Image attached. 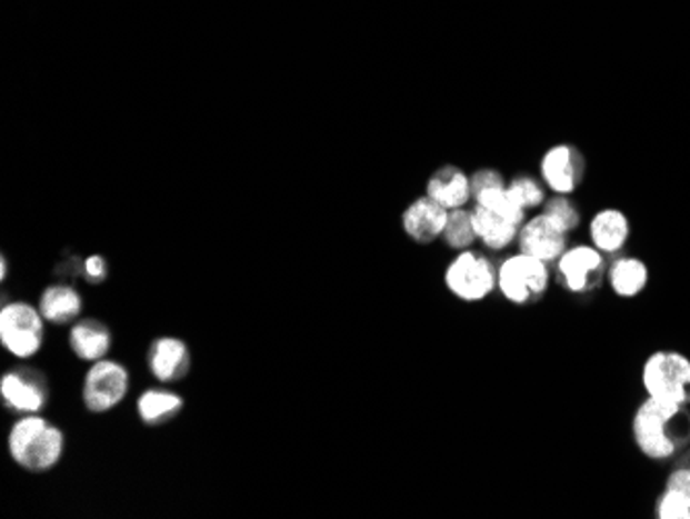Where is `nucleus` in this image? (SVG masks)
Returning a JSON list of instances; mask_svg holds the SVG:
<instances>
[{
    "instance_id": "26",
    "label": "nucleus",
    "mask_w": 690,
    "mask_h": 519,
    "mask_svg": "<svg viewBox=\"0 0 690 519\" xmlns=\"http://www.w3.org/2000/svg\"><path fill=\"white\" fill-rule=\"evenodd\" d=\"M666 489L680 490L690 495V449L680 456V460L676 461L674 468L670 470V475L666 478Z\"/></svg>"
},
{
    "instance_id": "7",
    "label": "nucleus",
    "mask_w": 690,
    "mask_h": 519,
    "mask_svg": "<svg viewBox=\"0 0 690 519\" xmlns=\"http://www.w3.org/2000/svg\"><path fill=\"white\" fill-rule=\"evenodd\" d=\"M0 343L17 358L36 357L44 343V317L28 302H9L0 311Z\"/></svg>"
},
{
    "instance_id": "15",
    "label": "nucleus",
    "mask_w": 690,
    "mask_h": 519,
    "mask_svg": "<svg viewBox=\"0 0 690 519\" xmlns=\"http://www.w3.org/2000/svg\"><path fill=\"white\" fill-rule=\"evenodd\" d=\"M427 194L444 209L463 208L471 199V180L457 166H442L427 184Z\"/></svg>"
},
{
    "instance_id": "10",
    "label": "nucleus",
    "mask_w": 690,
    "mask_h": 519,
    "mask_svg": "<svg viewBox=\"0 0 690 519\" xmlns=\"http://www.w3.org/2000/svg\"><path fill=\"white\" fill-rule=\"evenodd\" d=\"M519 251L540 259L543 263L552 266L560 259V254L567 251L569 234L562 232L557 223L550 222L543 213L529 218L528 222L519 228Z\"/></svg>"
},
{
    "instance_id": "1",
    "label": "nucleus",
    "mask_w": 690,
    "mask_h": 519,
    "mask_svg": "<svg viewBox=\"0 0 690 519\" xmlns=\"http://www.w3.org/2000/svg\"><path fill=\"white\" fill-rule=\"evenodd\" d=\"M632 439L649 460H672L690 446L689 406L647 396L632 416Z\"/></svg>"
},
{
    "instance_id": "3",
    "label": "nucleus",
    "mask_w": 690,
    "mask_h": 519,
    "mask_svg": "<svg viewBox=\"0 0 690 519\" xmlns=\"http://www.w3.org/2000/svg\"><path fill=\"white\" fill-rule=\"evenodd\" d=\"M649 398L690 406V358L676 350H658L641 369Z\"/></svg>"
},
{
    "instance_id": "9",
    "label": "nucleus",
    "mask_w": 690,
    "mask_h": 519,
    "mask_svg": "<svg viewBox=\"0 0 690 519\" xmlns=\"http://www.w3.org/2000/svg\"><path fill=\"white\" fill-rule=\"evenodd\" d=\"M586 168V156L571 143L552 146L540 160L543 184L554 194L574 193L583 182Z\"/></svg>"
},
{
    "instance_id": "20",
    "label": "nucleus",
    "mask_w": 690,
    "mask_h": 519,
    "mask_svg": "<svg viewBox=\"0 0 690 519\" xmlns=\"http://www.w3.org/2000/svg\"><path fill=\"white\" fill-rule=\"evenodd\" d=\"M182 406H184V400L178 393L163 391V389H149L137 401L139 416L149 427H158V425L168 422L170 418L180 415Z\"/></svg>"
},
{
    "instance_id": "25",
    "label": "nucleus",
    "mask_w": 690,
    "mask_h": 519,
    "mask_svg": "<svg viewBox=\"0 0 690 519\" xmlns=\"http://www.w3.org/2000/svg\"><path fill=\"white\" fill-rule=\"evenodd\" d=\"M656 518L690 519V495L674 489H663L656 499Z\"/></svg>"
},
{
    "instance_id": "22",
    "label": "nucleus",
    "mask_w": 690,
    "mask_h": 519,
    "mask_svg": "<svg viewBox=\"0 0 690 519\" xmlns=\"http://www.w3.org/2000/svg\"><path fill=\"white\" fill-rule=\"evenodd\" d=\"M442 238L456 251L470 249L471 244L478 240L473 222H471V211H466L463 208L451 209Z\"/></svg>"
},
{
    "instance_id": "24",
    "label": "nucleus",
    "mask_w": 690,
    "mask_h": 519,
    "mask_svg": "<svg viewBox=\"0 0 690 519\" xmlns=\"http://www.w3.org/2000/svg\"><path fill=\"white\" fill-rule=\"evenodd\" d=\"M509 191L513 193L514 199L521 203V208L533 209L540 208L546 203V191H543L540 180L529 177V174H519L509 182Z\"/></svg>"
},
{
    "instance_id": "13",
    "label": "nucleus",
    "mask_w": 690,
    "mask_h": 519,
    "mask_svg": "<svg viewBox=\"0 0 690 519\" xmlns=\"http://www.w3.org/2000/svg\"><path fill=\"white\" fill-rule=\"evenodd\" d=\"M148 362L158 381L174 383L191 369V355L184 341L177 338H160L151 343Z\"/></svg>"
},
{
    "instance_id": "23",
    "label": "nucleus",
    "mask_w": 690,
    "mask_h": 519,
    "mask_svg": "<svg viewBox=\"0 0 690 519\" xmlns=\"http://www.w3.org/2000/svg\"><path fill=\"white\" fill-rule=\"evenodd\" d=\"M543 216L552 223H557L562 232L571 234L581 223V211L569 199V194H554L543 203Z\"/></svg>"
},
{
    "instance_id": "6",
    "label": "nucleus",
    "mask_w": 690,
    "mask_h": 519,
    "mask_svg": "<svg viewBox=\"0 0 690 519\" xmlns=\"http://www.w3.org/2000/svg\"><path fill=\"white\" fill-rule=\"evenodd\" d=\"M444 286L463 302H482L499 288V269L482 252H459L444 271Z\"/></svg>"
},
{
    "instance_id": "5",
    "label": "nucleus",
    "mask_w": 690,
    "mask_h": 519,
    "mask_svg": "<svg viewBox=\"0 0 690 519\" xmlns=\"http://www.w3.org/2000/svg\"><path fill=\"white\" fill-rule=\"evenodd\" d=\"M608 268L606 254L593 244H574L560 254L554 263V276L562 290L574 297H589L602 290Z\"/></svg>"
},
{
    "instance_id": "17",
    "label": "nucleus",
    "mask_w": 690,
    "mask_h": 519,
    "mask_svg": "<svg viewBox=\"0 0 690 519\" xmlns=\"http://www.w3.org/2000/svg\"><path fill=\"white\" fill-rule=\"evenodd\" d=\"M69 341H71L74 355L81 360L98 362L108 355L112 346V336H110V329L100 321L86 319L71 329Z\"/></svg>"
},
{
    "instance_id": "11",
    "label": "nucleus",
    "mask_w": 690,
    "mask_h": 519,
    "mask_svg": "<svg viewBox=\"0 0 690 519\" xmlns=\"http://www.w3.org/2000/svg\"><path fill=\"white\" fill-rule=\"evenodd\" d=\"M0 396L17 415H38L48 403L44 379L38 372L28 371V369L2 375Z\"/></svg>"
},
{
    "instance_id": "8",
    "label": "nucleus",
    "mask_w": 690,
    "mask_h": 519,
    "mask_svg": "<svg viewBox=\"0 0 690 519\" xmlns=\"http://www.w3.org/2000/svg\"><path fill=\"white\" fill-rule=\"evenodd\" d=\"M129 393V371L114 360H98L83 383V401L89 412L103 415L117 408Z\"/></svg>"
},
{
    "instance_id": "14",
    "label": "nucleus",
    "mask_w": 690,
    "mask_h": 519,
    "mask_svg": "<svg viewBox=\"0 0 690 519\" xmlns=\"http://www.w3.org/2000/svg\"><path fill=\"white\" fill-rule=\"evenodd\" d=\"M631 237V223L624 211L608 208L598 211L589 223L591 244L603 254H617L622 251Z\"/></svg>"
},
{
    "instance_id": "18",
    "label": "nucleus",
    "mask_w": 690,
    "mask_h": 519,
    "mask_svg": "<svg viewBox=\"0 0 690 519\" xmlns=\"http://www.w3.org/2000/svg\"><path fill=\"white\" fill-rule=\"evenodd\" d=\"M608 280L617 297H639L649 282V269L646 261L637 257H618L608 268Z\"/></svg>"
},
{
    "instance_id": "28",
    "label": "nucleus",
    "mask_w": 690,
    "mask_h": 519,
    "mask_svg": "<svg viewBox=\"0 0 690 519\" xmlns=\"http://www.w3.org/2000/svg\"><path fill=\"white\" fill-rule=\"evenodd\" d=\"M83 276H86L91 283H100L106 280L108 268H106V261H103L100 254H91V257L86 259V263H83Z\"/></svg>"
},
{
    "instance_id": "27",
    "label": "nucleus",
    "mask_w": 690,
    "mask_h": 519,
    "mask_svg": "<svg viewBox=\"0 0 690 519\" xmlns=\"http://www.w3.org/2000/svg\"><path fill=\"white\" fill-rule=\"evenodd\" d=\"M471 197L486 191V189H492V187H502L507 184L502 174L494 168H484V170H478L473 177H471Z\"/></svg>"
},
{
    "instance_id": "2",
    "label": "nucleus",
    "mask_w": 690,
    "mask_h": 519,
    "mask_svg": "<svg viewBox=\"0 0 690 519\" xmlns=\"http://www.w3.org/2000/svg\"><path fill=\"white\" fill-rule=\"evenodd\" d=\"M9 453L23 470L46 472L62 460L64 435L42 416L26 415L9 432Z\"/></svg>"
},
{
    "instance_id": "19",
    "label": "nucleus",
    "mask_w": 690,
    "mask_h": 519,
    "mask_svg": "<svg viewBox=\"0 0 690 519\" xmlns=\"http://www.w3.org/2000/svg\"><path fill=\"white\" fill-rule=\"evenodd\" d=\"M83 311V298L74 290L73 286L57 283L46 288L40 298V312L50 323H69L77 319Z\"/></svg>"
},
{
    "instance_id": "4",
    "label": "nucleus",
    "mask_w": 690,
    "mask_h": 519,
    "mask_svg": "<svg viewBox=\"0 0 690 519\" xmlns=\"http://www.w3.org/2000/svg\"><path fill=\"white\" fill-rule=\"evenodd\" d=\"M550 288V268L540 259L517 252L507 257L499 268V290L514 307L538 305Z\"/></svg>"
},
{
    "instance_id": "16",
    "label": "nucleus",
    "mask_w": 690,
    "mask_h": 519,
    "mask_svg": "<svg viewBox=\"0 0 690 519\" xmlns=\"http://www.w3.org/2000/svg\"><path fill=\"white\" fill-rule=\"evenodd\" d=\"M471 222H473L476 234L490 251L507 249L514 238L519 237V228H521L482 206H476V209L471 211Z\"/></svg>"
},
{
    "instance_id": "21",
    "label": "nucleus",
    "mask_w": 690,
    "mask_h": 519,
    "mask_svg": "<svg viewBox=\"0 0 690 519\" xmlns=\"http://www.w3.org/2000/svg\"><path fill=\"white\" fill-rule=\"evenodd\" d=\"M473 199H476V206L490 209L492 213H497L509 222L517 223V226H523L526 222V209L521 208V203L509 191V184L480 191Z\"/></svg>"
},
{
    "instance_id": "29",
    "label": "nucleus",
    "mask_w": 690,
    "mask_h": 519,
    "mask_svg": "<svg viewBox=\"0 0 690 519\" xmlns=\"http://www.w3.org/2000/svg\"><path fill=\"white\" fill-rule=\"evenodd\" d=\"M0 276H2V280H4V276H7V261H4V259L0 261Z\"/></svg>"
},
{
    "instance_id": "12",
    "label": "nucleus",
    "mask_w": 690,
    "mask_h": 519,
    "mask_svg": "<svg viewBox=\"0 0 690 519\" xmlns=\"http://www.w3.org/2000/svg\"><path fill=\"white\" fill-rule=\"evenodd\" d=\"M449 220V209L439 206L430 197H420L403 211V230L418 244H430L442 237Z\"/></svg>"
}]
</instances>
